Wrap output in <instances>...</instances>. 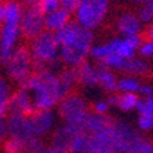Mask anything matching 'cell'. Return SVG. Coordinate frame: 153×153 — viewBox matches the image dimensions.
Instances as JSON below:
<instances>
[{
	"mask_svg": "<svg viewBox=\"0 0 153 153\" xmlns=\"http://www.w3.org/2000/svg\"><path fill=\"white\" fill-rule=\"evenodd\" d=\"M139 91H141L145 97H152L153 95V88L149 87V85H142V87H139Z\"/></svg>",
	"mask_w": 153,
	"mask_h": 153,
	"instance_id": "8d00e7d4",
	"label": "cell"
},
{
	"mask_svg": "<svg viewBox=\"0 0 153 153\" xmlns=\"http://www.w3.org/2000/svg\"><path fill=\"white\" fill-rule=\"evenodd\" d=\"M132 1H135V3H146L148 0H132Z\"/></svg>",
	"mask_w": 153,
	"mask_h": 153,
	"instance_id": "60d3db41",
	"label": "cell"
},
{
	"mask_svg": "<svg viewBox=\"0 0 153 153\" xmlns=\"http://www.w3.org/2000/svg\"><path fill=\"white\" fill-rule=\"evenodd\" d=\"M44 17L46 14L40 10L37 3L24 8L21 22H19L21 37L29 42L39 33H42L44 30Z\"/></svg>",
	"mask_w": 153,
	"mask_h": 153,
	"instance_id": "52a82bcc",
	"label": "cell"
},
{
	"mask_svg": "<svg viewBox=\"0 0 153 153\" xmlns=\"http://www.w3.org/2000/svg\"><path fill=\"white\" fill-rule=\"evenodd\" d=\"M128 153H153V143L145 137L138 135L130 145Z\"/></svg>",
	"mask_w": 153,
	"mask_h": 153,
	"instance_id": "cb8c5ba5",
	"label": "cell"
},
{
	"mask_svg": "<svg viewBox=\"0 0 153 153\" xmlns=\"http://www.w3.org/2000/svg\"><path fill=\"white\" fill-rule=\"evenodd\" d=\"M139 53H141V55H143V57H150V55H153V40H146V42L141 43Z\"/></svg>",
	"mask_w": 153,
	"mask_h": 153,
	"instance_id": "836d02e7",
	"label": "cell"
},
{
	"mask_svg": "<svg viewBox=\"0 0 153 153\" xmlns=\"http://www.w3.org/2000/svg\"><path fill=\"white\" fill-rule=\"evenodd\" d=\"M108 108H109V105H108V102H103V101H100V102L94 103L93 111H94V113L103 114V113H105V112L108 111Z\"/></svg>",
	"mask_w": 153,
	"mask_h": 153,
	"instance_id": "d590c367",
	"label": "cell"
},
{
	"mask_svg": "<svg viewBox=\"0 0 153 153\" xmlns=\"http://www.w3.org/2000/svg\"><path fill=\"white\" fill-rule=\"evenodd\" d=\"M57 82L61 94V100L64 97H66L68 94L73 93V88L76 87V84H79L77 73H76L75 66H68V68L62 69L57 75Z\"/></svg>",
	"mask_w": 153,
	"mask_h": 153,
	"instance_id": "4fadbf2b",
	"label": "cell"
},
{
	"mask_svg": "<svg viewBox=\"0 0 153 153\" xmlns=\"http://www.w3.org/2000/svg\"><path fill=\"white\" fill-rule=\"evenodd\" d=\"M32 97L36 111H51L61 101L57 75L51 69L33 71V73L19 84Z\"/></svg>",
	"mask_w": 153,
	"mask_h": 153,
	"instance_id": "7a4b0ae2",
	"label": "cell"
},
{
	"mask_svg": "<svg viewBox=\"0 0 153 153\" xmlns=\"http://www.w3.org/2000/svg\"><path fill=\"white\" fill-rule=\"evenodd\" d=\"M76 73H77V82L83 85H97L98 84V69L83 61L82 64L75 66Z\"/></svg>",
	"mask_w": 153,
	"mask_h": 153,
	"instance_id": "ac0fdd59",
	"label": "cell"
},
{
	"mask_svg": "<svg viewBox=\"0 0 153 153\" xmlns=\"http://www.w3.org/2000/svg\"><path fill=\"white\" fill-rule=\"evenodd\" d=\"M3 24V1H0V25Z\"/></svg>",
	"mask_w": 153,
	"mask_h": 153,
	"instance_id": "ab89813d",
	"label": "cell"
},
{
	"mask_svg": "<svg viewBox=\"0 0 153 153\" xmlns=\"http://www.w3.org/2000/svg\"><path fill=\"white\" fill-rule=\"evenodd\" d=\"M10 85L4 77H0V119H6L10 113Z\"/></svg>",
	"mask_w": 153,
	"mask_h": 153,
	"instance_id": "ffe728a7",
	"label": "cell"
},
{
	"mask_svg": "<svg viewBox=\"0 0 153 153\" xmlns=\"http://www.w3.org/2000/svg\"><path fill=\"white\" fill-rule=\"evenodd\" d=\"M137 109L139 111V113L153 112V98L152 97H146L143 101H138V103H137Z\"/></svg>",
	"mask_w": 153,
	"mask_h": 153,
	"instance_id": "1f68e13d",
	"label": "cell"
},
{
	"mask_svg": "<svg viewBox=\"0 0 153 153\" xmlns=\"http://www.w3.org/2000/svg\"><path fill=\"white\" fill-rule=\"evenodd\" d=\"M40 153H64V152L50 145V146H44V148L42 149V152H40Z\"/></svg>",
	"mask_w": 153,
	"mask_h": 153,
	"instance_id": "74e56055",
	"label": "cell"
},
{
	"mask_svg": "<svg viewBox=\"0 0 153 153\" xmlns=\"http://www.w3.org/2000/svg\"><path fill=\"white\" fill-rule=\"evenodd\" d=\"M58 113L65 123H85L88 103L77 93H71L58 102Z\"/></svg>",
	"mask_w": 153,
	"mask_h": 153,
	"instance_id": "8992f818",
	"label": "cell"
},
{
	"mask_svg": "<svg viewBox=\"0 0 153 153\" xmlns=\"http://www.w3.org/2000/svg\"><path fill=\"white\" fill-rule=\"evenodd\" d=\"M152 26H153V18H152Z\"/></svg>",
	"mask_w": 153,
	"mask_h": 153,
	"instance_id": "7bdbcfd3",
	"label": "cell"
},
{
	"mask_svg": "<svg viewBox=\"0 0 153 153\" xmlns=\"http://www.w3.org/2000/svg\"><path fill=\"white\" fill-rule=\"evenodd\" d=\"M44 145L42 143L40 138H30L25 142V152L28 153H40Z\"/></svg>",
	"mask_w": 153,
	"mask_h": 153,
	"instance_id": "4dcf8cb0",
	"label": "cell"
},
{
	"mask_svg": "<svg viewBox=\"0 0 153 153\" xmlns=\"http://www.w3.org/2000/svg\"><path fill=\"white\" fill-rule=\"evenodd\" d=\"M24 8L25 6L21 4L18 0H3V24L19 25Z\"/></svg>",
	"mask_w": 153,
	"mask_h": 153,
	"instance_id": "9a60e30c",
	"label": "cell"
},
{
	"mask_svg": "<svg viewBox=\"0 0 153 153\" xmlns=\"http://www.w3.org/2000/svg\"><path fill=\"white\" fill-rule=\"evenodd\" d=\"M117 29L119 32L127 37V36H135L141 30V21L139 18L135 17L131 13L123 14L117 21Z\"/></svg>",
	"mask_w": 153,
	"mask_h": 153,
	"instance_id": "e0dca14e",
	"label": "cell"
},
{
	"mask_svg": "<svg viewBox=\"0 0 153 153\" xmlns=\"http://www.w3.org/2000/svg\"><path fill=\"white\" fill-rule=\"evenodd\" d=\"M114 150H116V138H114L113 126L90 135V153H114Z\"/></svg>",
	"mask_w": 153,
	"mask_h": 153,
	"instance_id": "30bf717a",
	"label": "cell"
},
{
	"mask_svg": "<svg viewBox=\"0 0 153 153\" xmlns=\"http://www.w3.org/2000/svg\"><path fill=\"white\" fill-rule=\"evenodd\" d=\"M124 58L119 57V55H116V54H111V55H108V57H105L103 59H101V65H103V66H106V68H114V69H120L123 68V65H124Z\"/></svg>",
	"mask_w": 153,
	"mask_h": 153,
	"instance_id": "83f0119b",
	"label": "cell"
},
{
	"mask_svg": "<svg viewBox=\"0 0 153 153\" xmlns=\"http://www.w3.org/2000/svg\"><path fill=\"white\" fill-rule=\"evenodd\" d=\"M0 1H3V0H0Z\"/></svg>",
	"mask_w": 153,
	"mask_h": 153,
	"instance_id": "ee69618b",
	"label": "cell"
},
{
	"mask_svg": "<svg viewBox=\"0 0 153 153\" xmlns=\"http://www.w3.org/2000/svg\"><path fill=\"white\" fill-rule=\"evenodd\" d=\"M37 6L40 7V10L44 14H50L53 11H55L57 8H59V0H39Z\"/></svg>",
	"mask_w": 153,
	"mask_h": 153,
	"instance_id": "f1b7e54d",
	"label": "cell"
},
{
	"mask_svg": "<svg viewBox=\"0 0 153 153\" xmlns=\"http://www.w3.org/2000/svg\"><path fill=\"white\" fill-rule=\"evenodd\" d=\"M80 1L82 0H59V6H61V8H64V10H66L68 13L72 14L79 7Z\"/></svg>",
	"mask_w": 153,
	"mask_h": 153,
	"instance_id": "d6a6232c",
	"label": "cell"
},
{
	"mask_svg": "<svg viewBox=\"0 0 153 153\" xmlns=\"http://www.w3.org/2000/svg\"><path fill=\"white\" fill-rule=\"evenodd\" d=\"M113 119H111L109 116L100 113H88L87 119H85V132L91 135L95 132H100L102 130L112 127L113 126Z\"/></svg>",
	"mask_w": 153,
	"mask_h": 153,
	"instance_id": "2e32d148",
	"label": "cell"
},
{
	"mask_svg": "<svg viewBox=\"0 0 153 153\" xmlns=\"http://www.w3.org/2000/svg\"><path fill=\"white\" fill-rule=\"evenodd\" d=\"M139 83L137 82L135 79H130V77H126V79H121L120 82H117V90L123 91V93H135L139 90Z\"/></svg>",
	"mask_w": 153,
	"mask_h": 153,
	"instance_id": "4316f807",
	"label": "cell"
},
{
	"mask_svg": "<svg viewBox=\"0 0 153 153\" xmlns=\"http://www.w3.org/2000/svg\"><path fill=\"white\" fill-rule=\"evenodd\" d=\"M72 138H73V134L64 126V127L58 128V130H55L53 132V135H51V146L62 150L64 153H68Z\"/></svg>",
	"mask_w": 153,
	"mask_h": 153,
	"instance_id": "d6986e66",
	"label": "cell"
},
{
	"mask_svg": "<svg viewBox=\"0 0 153 153\" xmlns=\"http://www.w3.org/2000/svg\"><path fill=\"white\" fill-rule=\"evenodd\" d=\"M4 71L11 82L22 84L26 79L33 73V59L28 46L18 44L15 50L11 53L8 59L4 62Z\"/></svg>",
	"mask_w": 153,
	"mask_h": 153,
	"instance_id": "277c9868",
	"label": "cell"
},
{
	"mask_svg": "<svg viewBox=\"0 0 153 153\" xmlns=\"http://www.w3.org/2000/svg\"><path fill=\"white\" fill-rule=\"evenodd\" d=\"M29 51L33 59V69H50L59 61V46L55 36L50 30H43L42 33L29 40Z\"/></svg>",
	"mask_w": 153,
	"mask_h": 153,
	"instance_id": "3957f363",
	"label": "cell"
},
{
	"mask_svg": "<svg viewBox=\"0 0 153 153\" xmlns=\"http://www.w3.org/2000/svg\"><path fill=\"white\" fill-rule=\"evenodd\" d=\"M68 153H90V135L87 132H80L73 135L69 145Z\"/></svg>",
	"mask_w": 153,
	"mask_h": 153,
	"instance_id": "44dd1931",
	"label": "cell"
},
{
	"mask_svg": "<svg viewBox=\"0 0 153 153\" xmlns=\"http://www.w3.org/2000/svg\"><path fill=\"white\" fill-rule=\"evenodd\" d=\"M21 4H24L25 7H28V6H32V4H36L39 0H18Z\"/></svg>",
	"mask_w": 153,
	"mask_h": 153,
	"instance_id": "f35d334b",
	"label": "cell"
},
{
	"mask_svg": "<svg viewBox=\"0 0 153 153\" xmlns=\"http://www.w3.org/2000/svg\"><path fill=\"white\" fill-rule=\"evenodd\" d=\"M36 111L32 97L29 91L24 87H18L14 93H11L10 98V113H19L24 116H30Z\"/></svg>",
	"mask_w": 153,
	"mask_h": 153,
	"instance_id": "8fae6325",
	"label": "cell"
},
{
	"mask_svg": "<svg viewBox=\"0 0 153 153\" xmlns=\"http://www.w3.org/2000/svg\"><path fill=\"white\" fill-rule=\"evenodd\" d=\"M98 84L102 85L106 91L117 90V82H116L113 73H111V71L103 65H101V68H98Z\"/></svg>",
	"mask_w": 153,
	"mask_h": 153,
	"instance_id": "7402d4cb",
	"label": "cell"
},
{
	"mask_svg": "<svg viewBox=\"0 0 153 153\" xmlns=\"http://www.w3.org/2000/svg\"><path fill=\"white\" fill-rule=\"evenodd\" d=\"M3 153H21L25 150V142L14 137H7L1 143Z\"/></svg>",
	"mask_w": 153,
	"mask_h": 153,
	"instance_id": "484cf974",
	"label": "cell"
},
{
	"mask_svg": "<svg viewBox=\"0 0 153 153\" xmlns=\"http://www.w3.org/2000/svg\"><path fill=\"white\" fill-rule=\"evenodd\" d=\"M19 37H21L19 25H15V24L0 25V64L1 65H4L11 53L15 50Z\"/></svg>",
	"mask_w": 153,
	"mask_h": 153,
	"instance_id": "ba28073f",
	"label": "cell"
},
{
	"mask_svg": "<svg viewBox=\"0 0 153 153\" xmlns=\"http://www.w3.org/2000/svg\"><path fill=\"white\" fill-rule=\"evenodd\" d=\"M71 22V13H68L64 8H57L55 11L46 14L44 17V29L55 33L64 26H66Z\"/></svg>",
	"mask_w": 153,
	"mask_h": 153,
	"instance_id": "5bb4252c",
	"label": "cell"
},
{
	"mask_svg": "<svg viewBox=\"0 0 153 153\" xmlns=\"http://www.w3.org/2000/svg\"><path fill=\"white\" fill-rule=\"evenodd\" d=\"M121 71L131 73V75H143L148 72V65L141 59H134V58H127L124 61V65Z\"/></svg>",
	"mask_w": 153,
	"mask_h": 153,
	"instance_id": "603a6c76",
	"label": "cell"
},
{
	"mask_svg": "<svg viewBox=\"0 0 153 153\" xmlns=\"http://www.w3.org/2000/svg\"><path fill=\"white\" fill-rule=\"evenodd\" d=\"M59 46V61L66 66H77L85 61L93 44V33L77 22H69L66 26L54 33Z\"/></svg>",
	"mask_w": 153,
	"mask_h": 153,
	"instance_id": "6da1fadb",
	"label": "cell"
},
{
	"mask_svg": "<svg viewBox=\"0 0 153 153\" xmlns=\"http://www.w3.org/2000/svg\"><path fill=\"white\" fill-rule=\"evenodd\" d=\"M108 11V0H82L76 8V22L84 29L97 28Z\"/></svg>",
	"mask_w": 153,
	"mask_h": 153,
	"instance_id": "5b68a950",
	"label": "cell"
},
{
	"mask_svg": "<svg viewBox=\"0 0 153 153\" xmlns=\"http://www.w3.org/2000/svg\"><path fill=\"white\" fill-rule=\"evenodd\" d=\"M32 138H42L51 131L54 126V113L51 111H35L28 116Z\"/></svg>",
	"mask_w": 153,
	"mask_h": 153,
	"instance_id": "9c48e42d",
	"label": "cell"
},
{
	"mask_svg": "<svg viewBox=\"0 0 153 153\" xmlns=\"http://www.w3.org/2000/svg\"><path fill=\"white\" fill-rule=\"evenodd\" d=\"M8 127V137H14L26 142L28 139L32 138L30 135V130H29V123H28V116L19 113H8L6 117Z\"/></svg>",
	"mask_w": 153,
	"mask_h": 153,
	"instance_id": "7c38bea8",
	"label": "cell"
},
{
	"mask_svg": "<svg viewBox=\"0 0 153 153\" xmlns=\"http://www.w3.org/2000/svg\"><path fill=\"white\" fill-rule=\"evenodd\" d=\"M8 137V127L6 119H0V145L4 142V139Z\"/></svg>",
	"mask_w": 153,
	"mask_h": 153,
	"instance_id": "e575fe53",
	"label": "cell"
},
{
	"mask_svg": "<svg viewBox=\"0 0 153 153\" xmlns=\"http://www.w3.org/2000/svg\"><path fill=\"white\" fill-rule=\"evenodd\" d=\"M138 126L142 128V130H150V128H153V112L139 113Z\"/></svg>",
	"mask_w": 153,
	"mask_h": 153,
	"instance_id": "f546056e",
	"label": "cell"
},
{
	"mask_svg": "<svg viewBox=\"0 0 153 153\" xmlns=\"http://www.w3.org/2000/svg\"><path fill=\"white\" fill-rule=\"evenodd\" d=\"M139 98L134 93H124L121 95H116V106L123 111H131L132 108H137Z\"/></svg>",
	"mask_w": 153,
	"mask_h": 153,
	"instance_id": "d4e9b609",
	"label": "cell"
},
{
	"mask_svg": "<svg viewBox=\"0 0 153 153\" xmlns=\"http://www.w3.org/2000/svg\"><path fill=\"white\" fill-rule=\"evenodd\" d=\"M21 153H28V152H25V150H24V152H21Z\"/></svg>",
	"mask_w": 153,
	"mask_h": 153,
	"instance_id": "b9f144b4",
	"label": "cell"
}]
</instances>
